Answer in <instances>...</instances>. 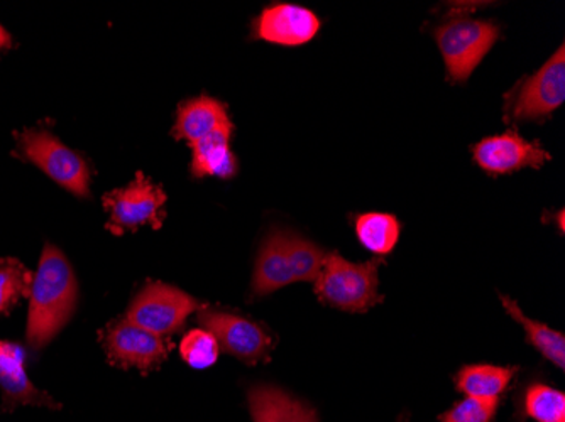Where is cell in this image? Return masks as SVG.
<instances>
[{
  "mask_svg": "<svg viewBox=\"0 0 565 422\" xmlns=\"http://www.w3.org/2000/svg\"><path fill=\"white\" fill-rule=\"evenodd\" d=\"M247 405L254 422H320L316 408L275 386H253Z\"/></svg>",
  "mask_w": 565,
  "mask_h": 422,
  "instance_id": "cell-14",
  "label": "cell"
},
{
  "mask_svg": "<svg viewBox=\"0 0 565 422\" xmlns=\"http://www.w3.org/2000/svg\"><path fill=\"white\" fill-rule=\"evenodd\" d=\"M227 130L233 132V120L228 117L227 107L215 98L202 95L178 107L173 138L189 142L190 148Z\"/></svg>",
  "mask_w": 565,
  "mask_h": 422,
  "instance_id": "cell-13",
  "label": "cell"
},
{
  "mask_svg": "<svg viewBox=\"0 0 565 422\" xmlns=\"http://www.w3.org/2000/svg\"><path fill=\"white\" fill-rule=\"evenodd\" d=\"M523 414L535 422H565V393L535 382L523 393Z\"/></svg>",
  "mask_w": 565,
  "mask_h": 422,
  "instance_id": "cell-21",
  "label": "cell"
},
{
  "mask_svg": "<svg viewBox=\"0 0 565 422\" xmlns=\"http://www.w3.org/2000/svg\"><path fill=\"white\" fill-rule=\"evenodd\" d=\"M285 247H287L288 260H290L291 274L295 282H313L322 271L327 253L322 247L301 235L285 230Z\"/></svg>",
  "mask_w": 565,
  "mask_h": 422,
  "instance_id": "cell-20",
  "label": "cell"
},
{
  "mask_svg": "<svg viewBox=\"0 0 565 422\" xmlns=\"http://www.w3.org/2000/svg\"><path fill=\"white\" fill-rule=\"evenodd\" d=\"M12 40L11 36H9L8 31L0 25V51L6 50V47H11Z\"/></svg>",
  "mask_w": 565,
  "mask_h": 422,
  "instance_id": "cell-25",
  "label": "cell"
},
{
  "mask_svg": "<svg viewBox=\"0 0 565 422\" xmlns=\"http://www.w3.org/2000/svg\"><path fill=\"white\" fill-rule=\"evenodd\" d=\"M500 36L501 30L497 22L462 14L447 19L434 31L447 75L454 84L469 80V76L493 50Z\"/></svg>",
  "mask_w": 565,
  "mask_h": 422,
  "instance_id": "cell-3",
  "label": "cell"
},
{
  "mask_svg": "<svg viewBox=\"0 0 565 422\" xmlns=\"http://www.w3.org/2000/svg\"><path fill=\"white\" fill-rule=\"evenodd\" d=\"M33 274L19 260H0V314H8L24 296H30Z\"/></svg>",
  "mask_w": 565,
  "mask_h": 422,
  "instance_id": "cell-22",
  "label": "cell"
},
{
  "mask_svg": "<svg viewBox=\"0 0 565 422\" xmlns=\"http://www.w3.org/2000/svg\"><path fill=\"white\" fill-rule=\"evenodd\" d=\"M78 301L75 272L58 247L46 244L30 291L25 339L33 350L46 347L73 316Z\"/></svg>",
  "mask_w": 565,
  "mask_h": 422,
  "instance_id": "cell-1",
  "label": "cell"
},
{
  "mask_svg": "<svg viewBox=\"0 0 565 422\" xmlns=\"http://www.w3.org/2000/svg\"><path fill=\"white\" fill-rule=\"evenodd\" d=\"M231 138L233 132H218L199 144L192 145L193 158L192 171L193 177H221V180H231L236 176L237 160L231 149Z\"/></svg>",
  "mask_w": 565,
  "mask_h": 422,
  "instance_id": "cell-16",
  "label": "cell"
},
{
  "mask_svg": "<svg viewBox=\"0 0 565 422\" xmlns=\"http://www.w3.org/2000/svg\"><path fill=\"white\" fill-rule=\"evenodd\" d=\"M25 351L18 343L0 339V389L4 393V409L18 405H43V408L60 409L58 402L36 389L25 374Z\"/></svg>",
  "mask_w": 565,
  "mask_h": 422,
  "instance_id": "cell-12",
  "label": "cell"
},
{
  "mask_svg": "<svg viewBox=\"0 0 565 422\" xmlns=\"http://www.w3.org/2000/svg\"><path fill=\"white\" fill-rule=\"evenodd\" d=\"M102 345L110 364L151 372L168 358L170 343L126 318L109 323L100 333Z\"/></svg>",
  "mask_w": 565,
  "mask_h": 422,
  "instance_id": "cell-9",
  "label": "cell"
},
{
  "mask_svg": "<svg viewBox=\"0 0 565 422\" xmlns=\"http://www.w3.org/2000/svg\"><path fill=\"white\" fill-rule=\"evenodd\" d=\"M565 100V47L504 95V122H544Z\"/></svg>",
  "mask_w": 565,
  "mask_h": 422,
  "instance_id": "cell-4",
  "label": "cell"
},
{
  "mask_svg": "<svg viewBox=\"0 0 565 422\" xmlns=\"http://www.w3.org/2000/svg\"><path fill=\"white\" fill-rule=\"evenodd\" d=\"M19 149L25 160L78 198L90 196L92 171L78 152L66 148L47 130H24Z\"/></svg>",
  "mask_w": 565,
  "mask_h": 422,
  "instance_id": "cell-5",
  "label": "cell"
},
{
  "mask_svg": "<svg viewBox=\"0 0 565 422\" xmlns=\"http://www.w3.org/2000/svg\"><path fill=\"white\" fill-rule=\"evenodd\" d=\"M202 307L203 303L182 289L164 282H149L136 294L126 320L154 335L168 336L180 332L190 314Z\"/></svg>",
  "mask_w": 565,
  "mask_h": 422,
  "instance_id": "cell-6",
  "label": "cell"
},
{
  "mask_svg": "<svg viewBox=\"0 0 565 422\" xmlns=\"http://www.w3.org/2000/svg\"><path fill=\"white\" fill-rule=\"evenodd\" d=\"M355 237L364 249L374 256H388L395 250L402 234V225L395 215L363 214L354 217Z\"/></svg>",
  "mask_w": 565,
  "mask_h": 422,
  "instance_id": "cell-19",
  "label": "cell"
},
{
  "mask_svg": "<svg viewBox=\"0 0 565 422\" xmlns=\"http://www.w3.org/2000/svg\"><path fill=\"white\" fill-rule=\"evenodd\" d=\"M164 203L167 195L160 186L142 173L122 190H114L104 196V206L110 214L109 228L113 234L120 235L124 230H136L142 225L161 228L164 220Z\"/></svg>",
  "mask_w": 565,
  "mask_h": 422,
  "instance_id": "cell-8",
  "label": "cell"
},
{
  "mask_svg": "<svg viewBox=\"0 0 565 422\" xmlns=\"http://www.w3.org/2000/svg\"><path fill=\"white\" fill-rule=\"evenodd\" d=\"M218 354H221L218 342L207 329H190L180 342V355L185 364L195 370L214 367L217 364Z\"/></svg>",
  "mask_w": 565,
  "mask_h": 422,
  "instance_id": "cell-23",
  "label": "cell"
},
{
  "mask_svg": "<svg viewBox=\"0 0 565 422\" xmlns=\"http://www.w3.org/2000/svg\"><path fill=\"white\" fill-rule=\"evenodd\" d=\"M320 31V19L310 9L295 4H276L266 8L253 21L254 40L278 46H303Z\"/></svg>",
  "mask_w": 565,
  "mask_h": 422,
  "instance_id": "cell-11",
  "label": "cell"
},
{
  "mask_svg": "<svg viewBox=\"0 0 565 422\" xmlns=\"http://www.w3.org/2000/svg\"><path fill=\"white\" fill-rule=\"evenodd\" d=\"M500 399L466 398L440 415V422H493L500 409Z\"/></svg>",
  "mask_w": 565,
  "mask_h": 422,
  "instance_id": "cell-24",
  "label": "cell"
},
{
  "mask_svg": "<svg viewBox=\"0 0 565 422\" xmlns=\"http://www.w3.org/2000/svg\"><path fill=\"white\" fill-rule=\"evenodd\" d=\"M501 303H503L504 310L508 311L511 318L519 322L520 325L525 329L526 342L535 348L542 357L547 358L551 364L555 367L564 370L565 368V336L564 333L555 332L551 326L544 325V323L535 322V320L529 318L522 310H520L519 303L511 300V297L500 294Z\"/></svg>",
  "mask_w": 565,
  "mask_h": 422,
  "instance_id": "cell-18",
  "label": "cell"
},
{
  "mask_svg": "<svg viewBox=\"0 0 565 422\" xmlns=\"http://www.w3.org/2000/svg\"><path fill=\"white\" fill-rule=\"evenodd\" d=\"M196 320L203 329H207L215 336L218 347L225 354L233 355L247 365L269 360V354L275 348V339L259 323L241 314L205 306L199 311Z\"/></svg>",
  "mask_w": 565,
  "mask_h": 422,
  "instance_id": "cell-7",
  "label": "cell"
},
{
  "mask_svg": "<svg viewBox=\"0 0 565 422\" xmlns=\"http://www.w3.org/2000/svg\"><path fill=\"white\" fill-rule=\"evenodd\" d=\"M291 282L295 279L285 247V230L273 228L259 247L250 291L256 297L268 296Z\"/></svg>",
  "mask_w": 565,
  "mask_h": 422,
  "instance_id": "cell-15",
  "label": "cell"
},
{
  "mask_svg": "<svg viewBox=\"0 0 565 422\" xmlns=\"http://www.w3.org/2000/svg\"><path fill=\"white\" fill-rule=\"evenodd\" d=\"M472 160L484 173H516V171L541 170L552 160L551 152L539 141H526L519 130L511 129L504 134L491 136L472 148Z\"/></svg>",
  "mask_w": 565,
  "mask_h": 422,
  "instance_id": "cell-10",
  "label": "cell"
},
{
  "mask_svg": "<svg viewBox=\"0 0 565 422\" xmlns=\"http://www.w3.org/2000/svg\"><path fill=\"white\" fill-rule=\"evenodd\" d=\"M383 263L380 257L367 262H349L341 253H327L322 271L313 281L317 297L320 303L345 313H367L384 301L380 294Z\"/></svg>",
  "mask_w": 565,
  "mask_h": 422,
  "instance_id": "cell-2",
  "label": "cell"
},
{
  "mask_svg": "<svg viewBox=\"0 0 565 422\" xmlns=\"http://www.w3.org/2000/svg\"><path fill=\"white\" fill-rule=\"evenodd\" d=\"M516 370L498 365H466L456 376L457 392L466 398L500 399L515 379Z\"/></svg>",
  "mask_w": 565,
  "mask_h": 422,
  "instance_id": "cell-17",
  "label": "cell"
}]
</instances>
